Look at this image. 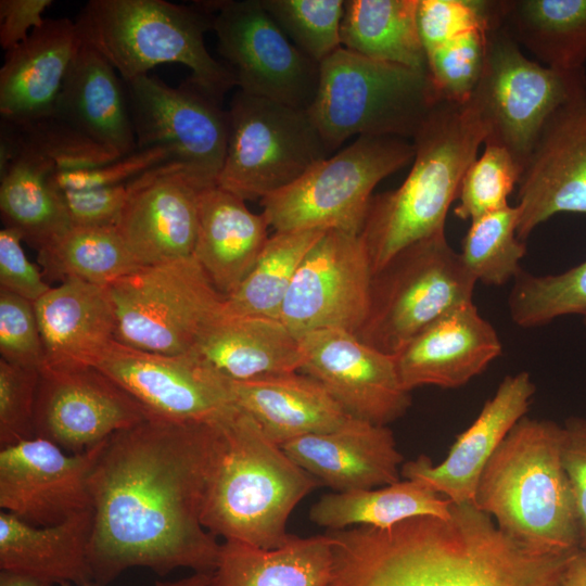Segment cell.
Returning <instances> with one entry per match:
<instances>
[{
	"label": "cell",
	"mask_w": 586,
	"mask_h": 586,
	"mask_svg": "<svg viewBox=\"0 0 586 586\" xmlns=\"http://www.w3.org/2000/svg\"><path fill=\"white\" fill-rule=\"evenodd\" d=\"M79 44L75 22L63 17L44 20L7 51L0 69L1 119L22 124L53 115Z\"/></svg>",
	"instance_id": "cell-25"
},
{
	"label": "cell",
	"mask_w": 586,
	"mask_h": 586,
	"mask_svg": "<svg viewBox=\"0 0 586 586\" xmlns=\"http://www.w3.org/2000/svg\"><path fill=\"white\" fill-rule=\"evenodd\" d=\"M22 241L18 231L7 227L0 230V289L35 303L51 286L42 271L27 258Z\"/></svg>",
	"instance_id": "cell-50"
},
{
	"label": "cell",
	"mask_w": 586,
	"mask_h": 586,
	"mask_svg": "<svg viewBox=\"0 0 586 586\" xmlns=\"http://www.w3.org/2000/svg\"><path fill=\"white\" fill-rule=\"evenodd\" d=\"M418 3L419 0L344 1L342 47L428 74L417 22Z\"/></svg>",
	"instance_id": "cell-35"
},
{
	"label": "cell",
	"mask_w": 586,
	"mask_h": 586,
	"mask_svg": "<svg viewBox=\"0 0 586 586\" xmlns=\"http://www.w3.org/2000/svg\"><path fill=\"white\" fill-rule=\"evenodd\" d=\"M128 183L91 190L54 189L71 227H116L127 199Z\"/></svg>",
	"instance_id": "cell-49"
},
{
	"label": "cell",
	"mask_w": 586,
	"mask_h": 586,
	"mask_svg": "<svg viewBox=\"0 0 586 586\" xmlns=\"http://www.w3.org/2000/svg\"><path fill=\"white\" fill-rule=\"evenodd\" d=\"M40 370L0 359V446L36 436L35 409Z\"/></svg>",
	"instance_id": "cell-46"
},
{
	"label": "cell",
	"mask_w": 586,
	"mask_h": 586,
	"mask_svg": "<svg viewBox=\"0 0 586 586\" xmlns=\"http://www.w3.org/2000/svg\"><path fill=\"white\" fill-rule=\"evenodd\" d=\"M191 353L235 381L297 372L303 361L300 339L279 319L224 308L204 326Z\"/></svg>",
	"instance_id": "cell-28"
},
{
	"label": "cell",
	"mask_w": 586,
	"mask_h": 586,
	"mask_svg": "<svg viewBox=\"0 0 586 586\" xmlns=\"http://www.w3.org/2000/svg\"><path fill=\"white\" fill-rule=\"evenodd\" d=\"M152 417L216 422L235 407L231 380L195 354L166 355L114 342L94 366Z\"/></svg>",
	"instance_id": "cell-16"
},
{
	"label": "cell",
	"mask_w": 586,
	"mask_h": 586,
	"mask_svg": "<svg viewBox=\"0 0 586 586\" xmlns=\"http://www.w3.org/2000/svg\"><path fill=\"white\" fill-rule=\"evenodd\" d=\"M0 355L4 361L41 369L46 364L43 343L34 303L0 289Z\"/></svg>",
	"instance_id": "cell-47"
},
{
	"label": "cell",
	"mask_w": 586,
	"mask_h": 586,
	"mask_svg": "<svg viewBox=\"0 0 586 586\" xmlns=\"http://www.w3.org/2000/svg\"><path fill=\"white\" fill-rule=\"evenodd\" d=\"M298 339L300 372L318 381L349 417L387 426L411 406L394 355L342 329H320Z\"/></svg>",
	"instance_id": "cell-18"
},
{
	"label": "cell",
	"mask_w": 586,
	"mask_h": 586,
	"mask_svg": "<svg viewBox=\"0 0 586 586\" xmlns=\"http://www.w3.org/2000/svg\"><path fill=\"white\" fill-rule=\"evenodd\" d=\"M327 533L334 558L329 586H558L572 556L525 550L473 504H453L448 519Z\"/></svg>",
	"instance_id": "cell-2"
},
{
	"label": "cell",
	"mask_w": 586,
	"mask_h": 586,
	"mask_svg": "<svg viewBox=\"0 0 586 586\" xmlns=\"http://www.w3.org/2000/svg\"><path fill=\"white\" fill-rule=\"evenodd\" d=\"M512 321L521 328L545 326L566 315H578L586 326V259L556 275L521 271L508 298Z\"/></svg>",
	"instance_id": "cell-41"
},
{
	"label": "cell",
	"mask_w": 586,
	"mask_h": 586,
	"mask_svg": "<svg viewBox=\"0 0 586 586\" xmlns=\"http://www.w3.org/2000/svg\"><path fill=\"white\" fill-rule=\"evenodd\" d=\"M498 23L540 64L585 68L586 0H499Z\"/></svg>",
	"instance_id": "cell-33"
},
{
	"label": "cell",
	"mask_w": 586,
	"mask_h": 586,
	"mask_svg": "<svg viewBox=\"0 0 586 586\" xmlns=\"http://www.w3.org/2000/svg\"><path fill=\"white\" fill-rule=\"evenodd\" d=\"M435 103L426 73L341 47L320 63L307 112L332 152L354 136L412 141Z\"/></svg>",
	"instance_id": "cell-7"
},
{
	"label": "cell",
	"mask_w": 586,
	"mask_h": 586,
	"mask_svg": "<svg viewBox=\"0 0 586 586\" xmlns=\"http://www.w3.org/2000/svg\"><path fill=\"white\" fill-rule=\"evenodd\" d=\"M562 435V425L553 421L523 417L486 463L473 499L500 532L535 555L579 549Z\"/></svg>",
	"instance_id": "cell-3"
},
{
	"label": "cell",
	"mask_w": 586,
	"mask_h": 586,
	"mask_svg": "<svg viewBox=\"0 0 586 586\" xmlns=\"http://www.w3.org/2000/svg\"><path fill=\"white\" fill-rule=\"evenodd\" d=\"M562 428V461L576 510L578 547L586 551V417H570Z\"/></svg>",
	"instance_id": "cell-51"
},
{
	"label": "cell",
	"mask_w": 586,
	"mask_h": 586,
	"mask_svg": "<svg viewBox=\"0 0 586 586\" xmlns=\"http://www.w3.org/2000/svg\"><path fill=\"white\" fill-rule=\"evenodd\" d=\"M333 539L291 535L280 547L265 549L228 539L207 586H329L333 573Z\"/></svg>",
	"instance_id": "cell-32"
},
{
	"label": "cell",
	"mask_w": 586,
	"mask_h": 586,
	"mask_svg": "<svg viewBox=\"0 0 586 586\" xmlns=\"http://www.w3.org/2000/svg\"><path fill=\"white\" fill-rule=\"evenodd\" d=\"M219 421V420H218ZM157 417L109 437L90 475L93 584L141 566L211 574L220 544L202 524L219 423Z\"/></svg>",
	"instance_id": "cell-1"
},
{
	"label": "cell",
	"mask_w": 586,
	"mask_h": 586,
	"mask_svg": "<svg viewBox=\"0 0 586 586\" xmlns=\"http://www.w3.org/2000/svg\"><path fill=\"white\" fill-rule=\"evenodd\" d=\"M483 153L466 170L454 214L462 220H473L507 205L508 196L518 186L521 168L507 149L484 143Z\"/></svg>",
	"instance_id": "cell-44"
},
{
	"label": "cell",
	"mask_w": 586,
	"mask_h": 586,
	"mask_svg": "<svg viewBox=\"0 0 586 586\" xmlns=\"http://www.w3.org/2000/svg\"><path fill=\"white\" fill-rule=\"evenodd\" d=\"M92 528V509L48 526L31 525L1 510L0 570L26 572L60 585L93 584Z\"/></svg>",
	"instance_id": "cell-31"
},
{
	"label": "cell",
	"mask_w": 586,
	"mask_h": 586,
	"mask_svg": "<svg viewBox=\"0 0 586 586\" xmlns=\"http://www.w3.org/2000/svg\"><path fill=\"white\" fill-rule=\"evenodd\" d=\"M21 150L41 155L55 171L92 168L119 157L55 115L28 123L0 122V170Z\"/></svg>",
	"instance_id": "cell-39"
},
{
	"label": "cell",
	"mask_w": 586,
	"mask_h": 586,
	"mask_svg": "<svg viewBox=\"0 0 586 586\" xmlns=\"http://www.w3.org/2000/svg\"><path fill=\"white\" fill-rule=\"evenodd\" d=\"M413 157L411 140L357 137L292 184L260 200L262 213L275 231L340 230L360 234L375 186L412 163Z\"/></svg>",
	"instance_id": "cell-8"
},
{
	"label": "cell",
	"mask_w": 586,
	"mask_h": 586,
	"mask_svg": "<svg viewBox=\"0 0 586 586\" xmlns=\"http://www.w3.org/2000/svg\"><path fill=\"white\" fill-rule=\"evenodd\" d=\"M536 387L526 371L507 375L476 419L460 433L438 464L425 455L405 462L400 474L451 504H473L481 474L511 429L526 416Z\"/></svg>",
	"instance_id": "cell-22"
},
{
	"label": "cell",
	"mask_w": 586,
	"mask_h": 586,
	"mask_svg": "<svg viewBox=\"0 0 586 586\" xmlns=\"http://www.w3.org/2000/svg\"><path fill=\"white\" fill-rule=\"evenodd\" d=\"M44 278L107 286L142 266L116 227H71L38 251Z\"/></svg>",
	"instance_id": "cell-37"
},
{
	"label": "cell",
	"mask_w": 586,
	"mask_h": 586,
	"mask_svg": "<svg viewBox=\"0 0 586 586\" xmlns=\"http://www.w3.org/2000/svg\"><path fill=\"white\" fill-rule=\"evenodd\" d=\"M558 586H586V551L578 549L568 560Z\"/></svg>",
	"instance_id": "cell-53"
},
{
	"label": "cell",
	"mask_w": 586,
	"mask_h": 586,
	"mask_svg": "<svg viewBox=\"0 0 586 586\" xmlns=\"http://www.w3.org/2000/svg\"><path fill=\"white\" fill-rule=\"evenodd\" d=\"M54 166L41 155L21 150L0 170V212L4 227L18 231L37 251L71 224L51 182Z\"/></svg>",
	"instance_id": "cell-34"
},
{
	"label": "cell",
	"mask_w": 586,
	"mask_h": 586,
	"mask_svg": "<svg viewBox=\"0 0 586 586\" xmlns=\"http://www.w3.org/2000/svg\"><path fill=\"white\" fill-rule=\"evenodd\" d=\"M582 97L585 68L545 66L528 59L498 20L488 28L482 75L469 101L487 128L484 143L507 149L521 173L549 117Z\"/></svg>",
	"instance_id": "cell-10"
},
{
	"label": "cell",
	"mask_w": 586,
	"mask_h": 586,
	"mask_svg": "<svg viewBox=\"0 0 586 586\" xmlns=\"http://www.w3.org/2000/svg\"><path fill=\"white\" fill-rule=\"evenodd\" d=\"M326 231H275L249 275L225 298L224 310L239 316L279 319L301 263Z\"/></svg>",
	"instance_id": "cell-38"
},
{
	"label": "cell",
	"mask_w": 586,
	"mask_h": 586,
	"mask_svg": "<svg viewBox=\"0 0 586 586\" xmlns=\"http://www.w3.org/2000/svg\"><path fill=\"white\" fill-rule=\"evenodd\" d=\"M498 1L419 0L417 22L424 52L497 20Z\"/></svg>",
	"instance_id": "cell-45"
},
{
	"label": "cell",
	"mask_w": 586,
	"mask_h": 586,
	"mask_svg": "<svg viewBox=\"0 0 586 586\" xmlns=\"http://www.w3.org/2000/svg\"><path fill=\"white\" fill-rule=\"evenodd\" d=\"M170 162L163 148H137L106 164L85 169L55 171L51 175L56 190H91L126 184L145 171Z\"/></svg>",
	"instance_id": "cell-48"
},
{
	"label": "cell",
	"mask_w": 586,
	"mask_h": 586,
	"mask_svg": "<svg viewBox=\"0 0 586 586\" xmlns=\"http://www.w3.org/2000/svg\"><path fill=\"white\" fill-rule=\"evenodd\" d=\"M53 115L117 157L137 149L124 80L81 39Z\"/></svg>",
	"instance_id": "cell-27"
},
{
	"label": "cell",
	"mask_w": 586,
	"mask_h": 586,
	"mask_svg": "<svg viewBox=\"0 0 586 586\" xmlns=\"http://www.w3.org/2000/svg\"><path fill=\"white\" fill-rule=\"evenodd\" d=\"M281 447L334 492L372 489L400 481L404 458L385 425L351 418L339 429L305 435Z\"/></svg>",
	"instance_id": "cell-24"
},
{
	"label": "cell",
	"mask_w": 586,
	"mask_h": 586,
	"mask_svg": "<svg viewBox=\"0 0 586 586\" xmlns=\"http://www.w3.org/2000/svg\"><path fill=\"white\" fill-rule=\"evenodd\" d=\"M228 117L217 186L244 201L286 188L330 154L307 110L238 90Z\"/></svg>",
	"instance_id": "cell-11"
},
{
	"label": "cell",
	"mask_w": 586,
	"mask_h": 586,
	"mask_svg": "<svg viewBox=\"0 0 586 586\" xmlns=\"http://www.w3.org/2000/svg\"><path fill=\"white\" fill-rule=\"evenodd\" d=\"M491 26L470 30L425 53L436 102L463 104L470 100L482 75Z\"/></svg>",
	"instance_id": "cell-43"
},
{
	"label": "cell",
	"mask_w": 586,
	"mask_h": 586,
	"mask_svg": "<svg viewBox=\"0 0 586 586\" xmlns=\"http://www.w3.org/2000/svg\"><path fill=\"white\" fill-rule=\"evenodd\" d=\"M104 443L68 454L35 436L0 450V508L36 526L92 509L90 475Z\"/></svg>",
	"instance_id": "cell-19"
},
{
	"label": "cell",
	"mask_w": 586,
	"mask_h": 586,
	"mask_svg": "<svg viewBox=\"0 0 586 586\" xmlns=\"http://www.w3.org/2000/svg\"><path fill=\"white\" fill-rule=\"evenodd\" d=\"M204 188L182 166L170 162L128 183L116 228L142 267L193 256L199 195Z\"/></svg>",
	"instance_id": "cell-21"
},
{
	"label": "cell",
	"mask_w": 586,
	"mask_h": 586,
	"mask_svg": "<svg viewBox=\"0 0 586 586\" xmlns=\"http://www.w3.org/2000/svg\"><path fill=\"white\" fill-rule=\"evenodd\" d=\"M124 82L137 148H163L201 184H217L229 129L220 101L190 78L178 88L149 74Z\"/></svg>",
	"instance_id": "cell-13"
},
{
	"label": "cell",
	"mask_w": 586,
	"mask_h": 586,
	"mask_svg": "<svg viewBox=\"0 0 586 586\" xmlns=\"http://www.w3.org/2000/svg\"><path fill=\"white\" fill-rule=\"evenodd\" d=\"M451 502L428 486L398 481L381 488L326 494L309 510V519L328 531L356 525L388 528L415 517L448 519Z\"/></svg>",
	"instance_id": "cell-36"
},
{
	"label": "cell",
	"mask_w": 586,
	"mask_h": 586,
	"mask_svg": "<svg viewBox=\"0 0 586 586\" xmlns=\"http://www.w3.org/2000/svg\"><path fill=\"white\" fill-rule=\"evenodd\" d=\"M40 576L15 570H0V586H53Z\"/></svg>",
	"instance_id": "cell-54"
},
{
	"label": "cell",
	"mask_w": 586,
	"mask_h": 586,
	"mask_svg": "<svg viewBox=\"0 0 586 586\" xmlns=\"http://www.w3.org/2000/svg\"><path fill=\"white\" fill-rule=\"evenodd\" d=\"M372 277L361 235L327 230L301 263L279 320L297 337L320 329L357 334L367 317Z\"/></svg>",
	"instance_id": "cell-15"
},
{
	"label": "cell",
	"mask_w": 586,
	"mask_h": 586,
	"mask_svg": "<svg viewBox=\"0 0 586 586\" xmlns=\"http://www.w3.org/2000/svg\"><path fill=\"white\" fill-rule=\"evenodd\" d=\"M517 187V235L523 242L555 215H586V97L568 102L549 117Z\"/></svg>",
	"instance_id": "cell-20"
},
{
	"label": "cell",
	"mask_w": 586,
	"mask_h": 586,
	"mask_svg": "<svg viewBox=\"0 0 586 586\" xmlns=\"http://www.w3.org/2000/svg\"><path fill=\"white\" fill-rule=\"evenodd\" d=\"M211 574L208 573H193L187 577L161 582L157 581L155 586H207ZM61 586H71V584H62ZM86 586H98L95 584H89Z\"/></svg>",
	"instance_id": "cell-55"
},
{
	"label": "cell",
	"mask_w": 586,
	"mask_h": 586,
	"mask_svg": "<svg viewBox=\"0 0 586 586\" xmlns=\"http://www.w3.org/2000/svg\"><path fill=\"white\" fill-rule=\"evenodd\" d=\"M270 228L266 216L218 187L199 195V224L193 257L226 298L249 275L263 251Z\"/></svg>",
	"instance_id": "cell-29"
},
{
	"label": "cell",
	"mask_w": 586,
	"mask_h": 586,
	"mask_svg": "<svg viewBox=\"0 0 586 586\" xmlns=\"http://www.w3.org/2000/svg\"><path fill=\"white\" fill-rule=\"evenodd\" d=\"M52 4L51 0H1L0 44L9 51L44 22L42 13Z\"/></svg>",
	"instance_id": "cell-52"
},
{
	"label": "cell",
	"mask_w": 586,
	"mask_h": 586,
	"mask_svg": "<svg viewBox=\"0 0 586 586\" xmlns=\"http://www.w3.org/2000/svg\"><path fill=\"white\" fill-rule=\"evenodd\" d=\"M202 524L214 536L272 549L285 544L290 514L321 483L238 406L219 421Z\"/></svg>",
	"instance_id": "cell-4"
},
{
	"label": "cell",
	"mask_w": 586,
	"mask_h": 586,
	"mask_svg": "<svg viewBox=\"0 0 586 586\" xmlns=\"http://www.w3.org/2000/svg\"><path fill=\"white\" fill-rule=\"evenodd\" d=\"M518 207L507 205L471 220L459 253L470 273L487 285H504L522 271L525 242L517 235Z\"/></svg>",
	"instance_id": "cell-40"
},
{
	"label": "cell",
	"mask_w": 586,
	"mask_h": 586,
	"mask_svg": "<svg viewBox=\"0 0 586 586\" xmlns=\"http://www.w3.org/2000/svg\"><path fill=\"white\" fill-rule=\"evenodd\" d=\"M151 417L136 398L95 367L40 369L35 433L68 454L86 453Z\"/></svg>",
	"instance_id": "cell-17"
},
{
	"label": "cell",
	"mask_w": 586,
	"mask_h": 586,
	"mask_svg": "<svg viewBox=\"0 0 586 586\" xmlns=\"http://www.w3.org/2000/svg\"><path fill=\"white\" fill-rule=\"evenodd\" d=\"M291 42L320 64L341 44L343 0H260Z\"/></svg>",
	"instance_id": "cell-42"
},
{
	"label": "cell",
	"mask_w": 586,
	"mask_h": 586,
	"mask_svg": "<svg viewBox=\"0 0 586 586\" xmlns=\"http://www.w3.org/2000/svg\"><path fill=\"white\" fill-rule=\"evenodd\" d=\"M107 289L116 315L115 341L166 355L191 352L225 301L193 256L142 267Z\"/></svg>",
	"instance_id": "cell-12"
},
{
	"label": "cell",
	"mask_w": 586,
	"mask_h": 586,
	"mask_svg": "<svg viewBox=\"0 0 586 586\" xmlns=\"http://www.w3.org/2000/svg\"><path fill=\"white\" fill-rule=\"evenodd\" d=\"M34 307L44 366L94 367L115 342L116 315L107 286L65 279L51 286Z\"/></svg>",
	"instance_id": "cell-26"
},
{
	"label": "cell",
	"mask_w": 586,
	"mask_h": 586,
	"mask_svg": "<svg viewBox=\"0 0 586 586\" xmlns=\"http://www.w3.org/2000/svg\"><path fill=\"white\" fill-rule=\"evenodd\" d=\"M502 351L495 328L472 301L431 322L395 355L403 385L456 388L483 372Z\"/></svg>",
	"instance_id": "cell-23"
},
{
	"label": "cell",
	"mask_w": 586,
	"mask_h": 586,
	"mask_svg": "<svg viewBox=\"0 0 586 586\" xmlns=\"http://www.w3.org/2000/svg\"><path fill=\"white\" fill-rule=\"evenodd\" d=\"M218 52L239 90L308 110L318 89L320 64L303 54L260 0L206 1Z\"/></svg>",
	"instance_id": "cell-14"
},
{
	"label": "cell",
	"mask_w": 586,
	"mask_h": 586,
	"mask_svg": "<svg viewBox=\"0 0 586 586\" xmlns=\"http://www.w3.org/2000/svg\"><path fill=\"white\" fill-rule=\"evenodd\" d=\"M486 137L470 101L434 104L412 139L415 157L406 179L370 201L360 235L373 273L406 246L445 231L448 209Z\"/></svg>",
	"instance_id": "cell-5"
},
{
	"label": "cell",
	"mask_w": 586,
	"mask_h": 586,
	"mask_svg": "<svg viewBox=\"0 0 586 586\" xmlns=\"http://www.w3.org/2000/svg\"><path fill=\"white\" fill-rule=\"evenodd\" d=\"M80 39L94 48L124 81L156 65L179 63L190 79L221 102L235 79L206 49L213 26L206 1L191 5L164 0H90L75 21Z\"/></svg>",
	"instance_id": "cell-6"
},
{
	"label": "cell",
	"mask_w": 586,
	"mask_h": 586,
	"mask_svg": "<svg viewBox=\"0 0 586 586\" xmlns=\"http://www.w3.org/2000/svg\"><path fill=\"white\" fill-rule=\"evenodd\" d=\"M298 372L243 381L230 379L235 405L280 446L305 435L339 429L352 418L318 381Z\"/></svg>",
	"instance_id": "cell-30"
},
{
	"label": "cell",
	"mask_w": 586,
	"mask_h": 586,
	"mask_svg": "<svg viewBox=\"0 0 586 586\" xmlns=\"http://www.w3.org/2000/svg\"><path fill=\"white\" fill-rule=\"evenodd\" d=\"M476 282L445 231L419 240L373 273L367 317L356 335L395 355L438 317L472 301Z\"/></svg>",
	"instance_id": "cell-9"
}]
</instances>
